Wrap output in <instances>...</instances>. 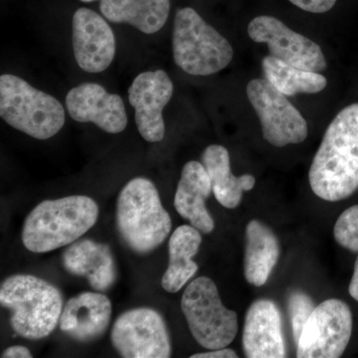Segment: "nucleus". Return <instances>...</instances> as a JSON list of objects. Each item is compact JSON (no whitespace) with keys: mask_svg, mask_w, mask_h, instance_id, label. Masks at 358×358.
<instances>
[{"mask_svg":"<svg viewBox=\"0 0 358 358\" xmlns=\"http://www.w3.org/2000/svg\"><path fill=\"white\" fill-rule=\"evenodd\" d=\"M209 178L212 192L223 207L234 209L239 206L244 192L253 189L256 179L251 174L235 176L231 171L229 152L223 145H211L201 157Z\"/></svg>","mask_w":358,"mask_h":358,"instance_id":"aec40b11","label":"nucleus"},{"mask_svg":"<svg viewBox=\"0 0 358 358\" xmlns=\"http://www.w3.org/2000/svg\"><path fill=\"white\" fill-rule=\"evenodd\" d=\"M173 95V84L164 70L138 75L129 89V103L136 110L138 133L148 143H159L166 134L162 112Z\"/></svg>","mask_w":358,"mask_h":358,"instance_id":"f8f14e48","label":"nucleus"},{"mask_svg":"<svg viewBox=\"0 0 358 358\" xmlns=\"http://www.w3.org/2000/svg\"><path fill=\"white\" fill-rule=\"evenodd\" d=\"M250 38L267 45L270 55L287 64L301 69L322 73L327 69V60L320 45L293 31L273 16L254 18L248 25Z\"/></svg>","mask_w":358,"mask_h":358,"instance_id":"9b49d317","label":"nucleus"},{"mask_svg":"<svg viewBox=\"0 0 358 358\" xmlns=\"http://www.w3.org/2000/svg\"><path fill=\"white\" fill-rule=\"evenodd\" d=\"M63 266L71 275L85 277L95 291L107 292L114 286L117 270L107 244L91 239L77 240L65 250Z\"/></svg>","mask_w":358,"mask_h":358,"instance_id":"f3484780","label":"nucleus"},{"mask_svg":"<svg viewBox=\"0 0 358 358\" xmlns=\"http://www.w3.org/2000/svg\"><path fill=\"white\" fill-rule=\"evenodd\" d=\"M242 345L246 357H286L282 315L274 301L258 300L250 306L245 317Z\"/></svg>","mask_w":358,"mask_h":358,"instance_id":"2eb2a0df","label":"nucleus"},{"mask_svg":"<svg viewBox=\"0 0 358 358\" xmlns=\"http://www.w3.org/2000/svg\"><path fill=\"white\" fill-rule=\"evenodd\" d=\"M80 1H83V2H92V1H95V0H80Z\"/></svg>","mask_w":358,"mask_h":358,"instance_id":"c756f323","label":"nucleus"},{"mask_svg":"<svg viewBox=\"0 0 358 358\" xmlns=\"http://www.w3.org/2000/svg\"><path fill=\"white\" fill-rule=\"evenodd\" d=\"M247 96L255 110L263 136L277 148L303 143L308 138L307 121L286 95L267 79H254L247 85Z\"/></svg>","mask_w":358,"mask_h":358,"instance_id":"6e6552de","label":"nucleus"},{"mask_svg":"<svg viewBox=\"0 0 358 358\" xmlns=\"http://www.w3.org/2000/svg\"><path fill=\"white\" fill-rule=\"evenodd\" d=\"M181 310L193 338L206 350L226 348L238 331L237 313L228 310L208 277L193 280L181 298Z\"/></svg>","mask_w":358,"mask_h":358,"instance_id":"0eeeda50","label":"nucleus"},{"mask_svg":"<svg viewBox=\"0 0 358 358\" xmlns=\"http://www.w3.org/2000/svg\"><path fill=\"white\" fill-rule=\"evenodd\" d=\"M101 13L113 23H127L145 34L159 32L169 18V0H101Z\"/></svg>","mask_w":358,"mask_h":358,"instance_id":"4be33fe9","label":"nucleus"},{"mask_svg":"<svg viewBox=\"0 0 358 358\" xmlns=\"http://www.w3.org/2000/svg\"><path fill=\"white\" fill-rule=\"evenodd\" d=\"M211 192L210 178L203 164L194 160L187 162L181 171L174 207L181 217L204 234H209L215 227L205 204Z\"/></svg>","mask_w":358,"mask_h":358,"instance_id":"a211bd4d","label":"nucleus"},{"mask_svg":"<svg viewBox=\"0 0 358 358\" xmlns=\"http://www.w3.org/2000/svg\"><path fill=\"white\" fill-rule=\"evenodd\" d=\"M0 117L9 126L36 140H48L65 124L57 99L11 74L0 77Z\"/></svg>","mask_w":358,"mask_h":358,"instance_id":"423d86ee","label":"nucleus"},{"mask_svg":"<svg viewBox=\"0 0 358 358\" xmlns=\"http://www.w3.org/2000/svg\"><path fill=\"white\" fill-rule=\"evenodd\" d=\"M262 68L265 79L288 96L317 94L327 87V78L320 73L294 67L271 55L263 59Z\"/></svg>","mask_w":358,"mask_h":358,"instance_id":"5701e85b","label":"nucleus"},{"mask_svg":"<svg viewBox=\"0 0 358 358\" xmlns=\"http://www.w3.org/2000/svg\"><path fill=\"white\" fill-rule=\"evenodd\" d=\"M244 275L255 287L267 282L279 261V240L270 227L259 220H251L245 231Z\"/></svg>","mask_w":358,"mask_h":358,"instance_id":"6ab92c4d","label":"nucleus"},{"mask_svg":"<svg viewBox=\"0 0 358 358\" xmlns=\"http://www.w3.org/2000/svg\"><path fill=\"white\" fill-rule=\"evenodd\" d=\"M202 236L192 225L176 228L169 239V263L162 275V286L167 293H178L196 274L199 265L192 261L196 255Z\"/></svg>","mask_w":358,"mask_h":358,"instance_id":"412c9836","label":"nucleus"},{"mask_svg":"<svg viewBox=\"0 0 358 358\" xmlns=\"http://www.w3.org/2000/svg\"><path fill=\"white\" fill-rule=\"evenodd\" d=\"M334 239L343 248L358 252V204L346 209L334 228Z\"/></svg>","mask_w":358,"mask_h":358,"instance_id":"b1692460","label":"nucleus"},{"mask_svg":"<svg viewBox=\"0 0 358 358\" xmlns=\"http://www.w3.org/2000/svg\"><path fill=\"white\" fill-rule=\"evenodd\" d=\"M301 10L312 13H324L336 6V0H289Z\"/></svg>","mask_w":358,"mask_h":358,"instance_id":"a878e982","label":"nucleus"},{"mask_svg":"<svg viewBox=\"0 0 358 358\" xmlns=\"http://www.w3.org/2000/svg\"><path fill=\"white\" fill-rule=\"evenodd\" d=\"M66 106L74 121L93 122L106 133H122L128 124L121 96L108 93L99 84L84 83L70 90Z\"/></svg>","mask_w":358,"mask_h":358,"instance_id":"4468645a","label":"nucleus"},{"mask_svg":"<svg viewBox=\"0 0 358 358\" xmlns=\"http://www.w3.org/2000/svg\"><path fill=\"white\" fill-rule=\"evenodd\" d=\"M308 181L313 193L329 202L346 199L358 189V103L341 110L329 124Z\"/></svg>","mask_w":358,"mask_h":358,"instance_id":"f257e3e1","label":"nucleus"},{"mask_svg":"<svg viewBox=\"0 0 358 358\" xmlns=\"http://www.w3.org/2000/svg\"><path fill=\"white\" fill-rule=\"evenodd\" d=\"M348 292H350V296L358 301V256L357 261H355V271H353L352 281H350V287H348Z\"/></svg>","mask_w":358,"mask_h":358,"instance_id":"c85d7f7f","label":"nucleus"},{"mask_svg":"<svg viewBox=\"0 0 358 358\" xmlns=\"http://www.w3.org/2000/svg\"><path fill=\"white\" fill-rule=\"evenodd\" d=\"M112 312V303L107 296L101 292H85L66 303L60 329L80 343L96 341L107 331Z\"/></svg>","mask_w":358,"mask_h":358,"instance_id":"dca6fc26","label":"nucleus"},{"mask_svg":"<svg viewBox=\"0 0 358 358\" xmlns=\"http://www.w3.org/2000/svg\"><path fill=\"white\" fill-rule=\"evenodd\" d=\"M0 303L10 310L14 333L30 341L50 336L63 310V296L57 287L32 275H13L0 286Z\"/></svg>","mask_w":358,"mask_h":358,"instance_id":"7ed1b4c3","label":"nucleus"},{"mask_svg":"<svg viewBox=\"0 0 358 358\" xmlns=\"http://www.w3.org/2000/svg\"><path fill=\"white\" fill-rule=\"evenodd\" d=\"M73 50L85 72L108 69L115 58V38L107 21L91 9H78L73 17Z\"/></svg>","mask_w":358,"mask_h":358,"instance_id":"ddd939ff","label":"nucleus"},{"mask_svg":"<svg viewBox=\"0 0 358 358\" xmlns=\"http://www.w3.org/2000/svg\"><path fill=\"white\" fill-rule=\"evenodd\" d=\"M192 358H237V353L230 348H223L218 350H211L210 352L195 353Z\"/></svg>","mask_w":358,"mask_h":358,"instance_id":"bb28decb","label":"nucleus"},{"mask_svg":"<svg viewBox=\"0 0 358 358\" xmlns=\"http://www.w3.org/2000/svg\"><path fill=\"white\" fill-rule=\"evenodd\" d=\"M110 339L124 358H169L171 336L166 322L157 310L136 308L122 313L113 326Z\"/></svg>","mask_w":358,"mask_h":358,"instance_id":"9d476101","label":"nucleus"},{"mask_svg":"<svg viewBox=\"0 0 358 358\" xmlns=\"http://www.w3.org/2000/svg\"><path fill=\"white\" fill-rule=\"evenodd\" d=\"M173 52L176 64L192 76H210L225 69L234 50L225 37L190 7L174 17Z\"/></svg>","mask_w":358,"mask_h":358,"instance_id":"39448f33","label":"nucleus"},{"mask_svg":"<svg viewBox=\"0 0 358 358\" xmlns=\"http://www.w3.org/2000/svg\"><path fill=\"white\" fill-rule=\"evenodd\" d=\"M2 358H31V352L22 345L9 346L1 355Z\"/></svg>","mask_w":358,"mask_h":358,"instance_id":"cd10ccee","label":"nucleus"},{"mask_svg":"<svg viewBox=\"0 0 358 358\" xmlns=\"http://www.w3.org/2000/svg\"><path fill=\"white\" fill-rule=\"evenodd\" d=\"M353 327L350 307L329 299L315 307L296 343L300 358H338L345 352Z\"/></svg>","mask_w":358,"mask_h":358,"instance_id":"1a4fd4ad","label":"nucleus"},{"mask_svg":"<svg viewBox=\"0 0 358 358\" xmlns=\"http://www.w3.org/2000/svg\"><path fill=\"white\" fill-rule=\"evenodd\" d=\"M288 308L294 341L296 345L303 327L310 319L315 306L312 298L308 294L301 291H294L289 294Z\"/></svg>","mask_w":358,"mask_h":358,"instance_id":"393cba45","label":"nucleus"},{"mask_svg":"<svg viewBox=\"0 0 358 358\" xmlns=\"http://www.w3.org/2000/svg\"><path fill=\"white\" fill-rule=\"evenodd\" d=\"M117 227L129 248L154 251L171 233L173 222L150 179L136 178L122 187L117 201Z\"/></svg>","mask_w":358,"mask_h":358,"instance_id":"20e7f679","label":"nucleus"},{"mask_svg":"<svg viewBox=\"0 0 358 358\" xmlns=\"http://www.w3.org/2000/svg\"><path fill=\"white\" fill-rule=\"evenodd\" d=\"M98 217V204L85 195L45 200L26 217L22 243L33 253H48L76 242L95 225Z\"/></svg>","mask_w":358,"mask_h":358,"instance_id":"f03ea898","label":"nucleus"}]
</instances>
